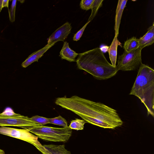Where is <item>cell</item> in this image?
I'll return each mask as SVG.
<instances>
[{"mask_svg":"<svg viewBox=\"0 0 154 154\" xmlns=\"http://www.w3.org/2000/svg\"><path fill=\"white\" fill-rule=\"evenodd\" d=\"M43 146L51 154H71L70 151L65 148V145H44Z\"/></svg>","mask_w":154,"mask_h":154,"instance_id":"5bb4252c","label":"cell"},{"mask_svg":"<svg viewBox=\"0 0 154 154\" xmlns=\"http://www.w3.org/2000/svg\"><path fill=\"white\" fill-rule=\"evenodd\" d=\"M103 0H94L92 5V12L88 21L92 20L96 15L99 9L102 6Z\"/></svg>","mask_w":154,"mask_h":154,"instance_id":"e0dca14e","label":"cell"},{"mask_svg":"<svg viewBox=\"0 0 154 154\" xmlns=\"http://www.w3.org/2000/svg\"><path fill=\"white\" fill-rule=\"evenodd\" d=\"M138 98L145 106L147 115L154 117V70L142 63L129 93Z\"/></svg>","mask_w":154,"mask_h":154,"instance_id":"3957f363","label":"cell"},{"mask_svg":"<svg viewBox=\"0 0 154 154\" xmlns=\"http://www.w3.org/2000/svg\"><path fill=\"white\" fill-rule=\"evenodd\" d=\"M139 48L142 50L144 48L152 45L154 42V22L148 29L146 33L138 39Z\"/></svg>","mask_w":154,"mask_h":154,"instance_id":"30bf717a","label":"cell"},{"mask_svg":"<svg viewBox=\"0 0 154 154\" xmlns=\"http://www.w3.org/2000/svg\"><path fill=\"white\" fill-rule=\"evenodd\" d=\"M29 131L44 140L55 142H66L72 133V129L68 126L57 128L42 125L35 127Z\"/></svg>","mask_w":154,"mask_h":154,"instance_id":"277c9868","label":"cell"},{"mask_svg":"<svg viewBox=\"0 0 154 154\" xmlns=\"http://www.w3.org/2000/svg\"><path fill=\"white\" fill-rule=\"evenodd\" d=\"M90 22V21H88L84 26L74 35L73 37V40L74 41H77L80 38L85 28Z\"/></svg>","mask_w":154,"mask_h":154,"instance_id":"7402d4cb","label":"cell"},{"mask_svg":"<svg viewBox=\"0 0 154 154\" xmlns=\"http://www.w3.org/2000/svg\"><path fill=\"white\" fill-rule=\"evenodd\" d=\"M71 24L66 22L57 29L49 37L47 45H51L60 41H64L71 32Z\"/></svg>","mask_w":154,"mask_h":154,"instance_id":"ba28073f","label":"cell"},{"mask_svg":"<svg viewBox=\"0 0 154 154\" xmlns=\"http://www.w3.org/2000/svg\"><path fill=\"white\" fill-rule=\"evenodd\" d=\"M9 0H3L2 3V8L4 7H8V3L9 2Z\"/></svg>","mask_w":154,"mask_h":154,"instance_id":"603a6c76","label":"cell"},{"mask_svg":"<svg viewBox=\"0 0 154 154\" xmlns=\"http://www.w3.org/2000/svg\"><path fill=\"white\" fill-rule=\"evenodd\" d=\"M141 50L139 48L130 52L124 51L118 57L116 66L119 70L125 71L138 69L142 63Z\"/></svg>","mask_w":154,"mask_h":154,"instance_id":"52a82bcc","label":"cell"},{"mask_svg":"<svg viewBox=\"0 0 154 154\" xmlns=\"http://www.w3.org/2000/svg\"><path fill=\"white\" fill-rule=\"evenodd\" d=\"M49 121L50 124L61 126L63 127L68 126L66 120L60 116L54 118H49Z\"/></svg>","mask_w":154,"mask_h":154,"instance_id":"ac0fdd59","label":"cell"},{"mask_svg":"<svg viewBox=\"0 0 154 154\" xmlns=\"http://www.w3.org/2000/svg\"><path fill=\"white\" fill-rule=\"evenodd\" d=\"M55 43L51 45H47L42 49L35 51L30 55L21 64L23 68H26L32 63L38 61L44 54Z\"/></svg>","mask_w":154,"mask_h":154,"instance_id":"9c48e42d","label":"cell"},{"mask_svg":"<svg viewBox=\"0 0 154 154\" xmlns=\"http://www.w3.org/2000/svg\"><path fill=\"white\" fill-rule=\"evenodd\" d=\"M17 0H13L11 8L9 10V19L10 21L13 22L15 19V12Z\"/></svg>","mask_w":154,"mask_h":154,"instance_id":"44dd1931","label":"cell"},{"mask_svg":"<svg viewBox=\"0 0 154 154\" xmlns=\"http://www.w3.org/2000/svg\"><path fill=\"white\" fill-rule=\"evenodd\" d=\"M79 55L76 60L78 68L86 71L97 79H109L119 71L116 65L114 66L108 62L100 48H94Z\"/></svg>","mask_w":154,"mask_h":154,"instance_id":"7a4b0ae2","label":"cell"},{"mask_svg":"<svg viewBox=\"0 0 154 154\" xmlns=\"http://www.w3.org/2000/svg\"><path fill=\"white\" fill-rule=\"evenodd\" d=\"M41 126L42 125L33 121L27 116L15 113L10 107L6 108L0 113V126L18 127L29 131Z\"/></svg>","mask_w":154,"mask_h":154,"instance_id":"5b68a950","label":"cell"},{"mask_svg":"<svg viewBox=\"0 0 154 154\" xmlns=\"http://www.w3.org/2000/svg\"><path fill=\"white\" fill-rule=\"evenodd\" d=\"M30 119L33 121L42 125L50 123L49 118L35 116L30 118Z\"/></svg>","mask_w":154,"mask_h":154,"instance_id":"d6986e66","label":"cell"},{"mask_svg":"<svg viewBox=\"0 0 154 154\" xmlns=\"http://www.w3.org/2000/svg\"><path fill=\"white\" fill-rule=\"evenodd\" d=\"M139 46L138 39L134 36L125 42L123 48L125 51L130 52L137 49Z\"/></svg>","mask_w":154,"mask_h":154,"instance_id":"9a60e30c","label":"cell"},{"mask_svg":"<svg viewBox=\"0 0 154 154\" xmlns=\"http://www.w3.org/2000/svg\"><path fill=\"white\" fill-rule=\"evenodd\" d=\"M3 0H0V12L1 11L2 8V3Z\"/></svg>","mask_w":154,"mask_h":154,"instance_id":"cb8c5ba5","label":"cell"},{"mask_svg":"<svg viewBox=\"0 0 154 154\" xmlns=\"http://www.w3.org/2000/svg\"><path fill=\"white\" fill-rule=\"evenodd\" d=\"M55 103L75 113L87 122L101 128L114 129L123 124L116 110L100 102L74 95L57 98Z\"/></svg>","mask_w":154,"mask_h":154,"instance_id":"6da1fadb","label":"cell"},{"mask_svg":"<svg viewBox=\"0 0 154 154\" xmlns=\"http://www.w3.org/2000/svg\"><path fill=\"white\" fill-rule=\"evenodd\" d=\"M94 0H82L80 3V8L84 10L91 9Z\"/></svg>","mask_w":154,"mask_h":154,"instance_id":"ffe728a7","label":"cell"},{"mask_svg":"<svg viewBox=\"0 0 154 154\" xmlns=\"http://www.w3.org/2000/svg\"><path fill=\"white\" fill-rule=\"evenodd\" d=\"M121 45V43L117 39V36L115 35L108 50L110 60L114 66H116L117 47Z\"/></svg>","mask_w":154,"mask_h":154,"instance_id":"4fadbf2b","label":"cell"},{"mask_svg":"<svg viewBox=\"0 0 154 154\" xmlns=\"http://www.w3.org/2000/svg\"><path fill=\"white\" fill-rule=\"evenodd\" d=\"M86 122L84 120L76 119L71 121L69 127L71 129L82 130L84 129L85 124Z\"/></svg>","mask_w":154,"mask_h":154,"instance_id":"2e32d148","label":"cell"},{"mask_svg":"<svg viewBox=\"0 0 154 154\" xmlns=\"http://www.w3.org/2000/svg\"><path fill=\"white\" fill-rule=\"evenodd\" d=\"M127 1V0H119L118 2L116 11L114 26L115 35L117 37L119 35V27L122 15Z\"/></svg>","mask_w":154,"mask_h":154,"instance_id":"8fae6325","label":"cell"},{"mask_svg":"<svg viewBox=\"0 0 154 154\" xmlns=\"http://www.w3.org/2000/svg\"><path fill=\"white\" fill-rule=\"evenodd\" d=\"M0 154H5V152L1 149H0Z\"/></svg>","mask_w":154,"mask_h":154,"instance_id":"d4e9b609","label":"cell"},{"mask_svg":"<svg viewBox=\"0 0 154 154\" xmlns=\"http://www.w3.org/2000/svg\"><path fill=\"white\" fill-rule=\"evenodd\" d=\"M79 54L70 48L68 42H64L60 53V56L62 59L66 60L70 62H74L76 61L75 58Z\"/></svg>","mask_w":154,"mask_h":154,"instance_id":"7c38bea8","label":"cell"},{"mask_svg":"<svg viewBox=\"0 0 154 154\" xmlns=\"http://www.w3.org/2000/svg\"><path fill=\"white\" fill-rule=\"evenodd\" d=\"M0 134L27 142L34 146L43 154H51L38 140V137L27 130L2 126L0 127Z\"/></svg>","mask_w":154,"mask_h":154,"instance_id":"8992f818","label":"cell"}]
</instances>
